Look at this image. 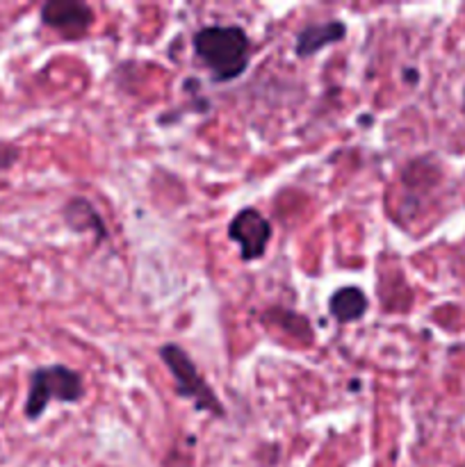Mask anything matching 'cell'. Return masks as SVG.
<instances>
[{
    "instance_id": "1",
    "label": "cell",
    "mask_w": 465,
    "mask_h": 467,
    "mask_svg": "<svg viewBox=\"0 0 465 467\" xmlns=\"http://www.w3.org/2000/svg\"><path fill=\"white\" fill-rule=\"evenodd\" d=\"M191 44L214 82H231L249 68L251 41L240 26H205Z\"/></svg>"
},
{
    "instance_id": "2",
    "label": "cell",
    "mask_w": 465,
    "mask_h": 467,
    "mask_svg": "<svg viewBox=\"0 0 465 467\" xmlns=\"http://www.w3.org/2000/svg\"><path fill=\"white\" fill-rule=\"evenodd\" d=\"M85 397V381L76 369L67 365H46L36 368L30 374V386L26 397V418L39 420L50 406V401L59 404H78Z\"/></svg>"
},
{
    "instance_id": "3",
    "label": "cell",
    "mask_w": 465,
    "mask_h": 467,
    "mask_svg": "<svg viewBox=\"0 0 465 467\" xmlns=\"http://www.w3.org/2000/svg\"><path fill=\"white\" fill-rule=\"evenodd\" d=\"M160 358H162L164 368L171 374L173 383H176V392L181 400H190L194 404L196 410L201 413L217 415L223 418L226 409H223L222 400H219L217 392L210 388V383L205 381L203 374L199 372L196 363L191 360V356L182 349L176 342H167V345L160 347Z\"/></svg>"
},
{
    "instance_id": "4",
    "label": "cell",
    "mask_w": 465,
    "mask_h": 467,
    "mask_svg": "<svg viewBox=\"0 0 465 467\" xmlns=\"http://www.w3.org/2000/svg\"><path fill=\"white\" fill-rule=\"evenodd\" d=\"M228 237L240 246V258L244 263L260 260L272 240V223L260 210L244 208L228 223Z\"/></svg>"
},
{
    "instance_id": "5",
    "label": "cell",
    "mask_w": 465,
    "mask_h": 467,
    "mask_svg": "<svg viewBox=\"0 0 465 467\" xmlns=\"http://www.w3.org/2000/svg\"><path fill=\"white\" fill-rule=\"evenodd\" d=\"M41 23L62 32L68 39H80L94 26V12L89 5L73 0H50L41 7Z\"/></svg>"
},
{
    "instance_id": "6",
    "label": "cell",
    "mask_w": 465,
    "mask_h": 467,
    "mask_svg": "<svg viewBox=\"0 0 465 467\" xmlns=\"http://www.w3.org/2000/svg\"><path fill=\"white\" fill-rule=\"evenodd\" d=\"M346 36V26L342 21H322L308 23L299 30L294 41V53L299 57H313L319 50L328 48L333 44H340Z\"/></svg>"
},
{
    "instance_id": "7",
    "label": "cell",
    "mask_w": 465,
    "mask_h": 467,
    "mask_svg": "<svg viewBox=\"0 0 465 467\" xmlns=\"http://www.w3.org/2000/svg\"><path fill=\"white\" fill-rule=\"evenodd\" d=\"M369 308V299L360 287L346 285L337 287L328 299V313L337 324H354L365 317Z\"/></svg>"
},
{
    "instance_id": "8",
    "label": "cell",
    "mask_w": 465,
    "mask_h": 467,
    "mask_svg": "<svg viewBox=\"0 0 465 467\" xmlns=\"http://www.w3.org/2000/svg\"><path fill=\"white\" fill-rule=\"evenodd\" d=\"M64 219H67V223L76 233H89L98 242L108 240V228H105L103 219L96 213L91 201L80 199V196L67 201V205H64Z\"/></svg>"
},
{
    "instance_id": "9",
    "label": "cell",
    "mask_w": 465,
    "mask_h": 467,
    "mask_svg": "<svg viewBox=\"0 0 465 467\" xmlns=\"http://www.w3.org/2000/svg\"><path fill=\"white\" fill-rule=\"evenodd\" d=\"M18 155H21V150H18L16 144H5V141H0V171L14 167Z\"/></svg>"
},
{
    "instance_id": "10",
    "label": "cell",
    "mask_w": 465,
    "mask_h": 467,
    "mask_svg": "<svg viewBox=\"0 0 465 467\" xmlns=\"http://www.w3.org/2000/svg\"><path fill=\"white\" fill-rule=\"evenodd\" d=\"M463 109H465V91H463Z\"/></svg>"
}]
</instances>
